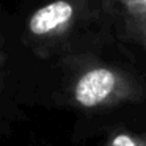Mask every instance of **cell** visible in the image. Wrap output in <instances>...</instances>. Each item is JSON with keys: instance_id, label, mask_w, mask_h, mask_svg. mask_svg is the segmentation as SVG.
Here are the masks:
<instances>
[{"instance_id": "cell-1", "label": "cell", "mask_w": 146, "mask_h": 146, "mask_svg": "<svg viewBox=\"0 0 146 146\" xmlns=\"http://www.w3.org/2000/svg\"><path fill=\"white\" fill-rule=\"evenodd\" d=\"M133 94V83L124 72L108 66H96L80 76L74 98L82 107L93 108L108 102L127 99Z\"/></svg>"}, {"instance_id": "cell-2", "label": "cell", "mask_w": 146, "mask_h": 146, "mask_svg": "<svg viewBox=\"0 0 146 146\" xmlns=\"http://www.w3.org/2000/svg\"><path fill=\"white\" fill-rule=\"evenodd\" d=\"M76 8L68 0H57L38 10L30 19V30L35 35H47L64 29L72 21Z\"/></svg>"}, {"instance_id": "cell-3", "label": "cell", "mask_w": 146, "mask_h": 146, "mask_svg": "<svg viewBox=\"0 0 146 146\" xmlns=\"http://www.w3.org/2000/svg\"><path fill=\"white\" fill-rule=\"evenodd\" d=\"M124 24L146 19V0H116Z\"/></svg>"}, {"instance_id": "cell-4", "label": "cell", "mask_w": 146, "mask_h": 146, "mask_svg": "<svg viewBox=\"0 0 146 146\" xmlns=\"http://www.w3.org/2000/svg\"><path fill=\"white\" fill-rule=\"evenodd\" d=\"M124 32L138 44L143 46L146 50V19L145 21H133V22L124 24Z\"/></svg>"}, {"instance_id": "cell-5", "label": "cell", "mask_w": 146, "mask_h": 146, "mask_svg": "<svg viewBox=\"0 0 146 146\" xmlns=\"http://www.w3.org/2000/svg\"><path fill=\"white\" fill-rule=\"evenodd\" d=\"M111 146H137V145L129 135H118L111 141Z\"/></svg>"}]
</instances>
